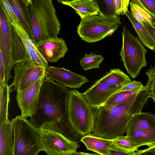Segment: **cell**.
Here are the masks:
<instances>
[{
  "mask_svg": "<svg viewBox=\"0 0 155 155\" xmlns=\"http://www.w3.org/2000/svg\"><path fill=\"white\" fill-rule=\"evenodd\" d=\"M131 81L130 77L122 71L114 69L96 82L109 85L124 86Z\"/></svg>",
  "mask_w": 155,
  "mask_h": 155,
  "instance_id": "obj_22",
  "label": "cell"
},
{
  "mask_svg": "<svg viewBox=\"0 0 155 155\" xmlns=\"http://www.w3.org/2000/svg\"><path fill=\"white\" fill-rule=\"evenodd\" d=\"M135 128L146 130L155 134V115L150 112H140L135 114L128 123L127 133Z\"/></svg>",
  "mask_w": 155,
  "mask_h": 155,
  "instance_id": "obj_18",
  "label": "cell"
},
{
  "mask_svg": "<svg viewBox=\"0 0 155 155\" xmlns=\"http://www.w3.org/2000/svg\"><path fill=\"white\" fill-rule=\"evenodd\" d=\"M80 140L85 145L87 150L100 155H108L109 148L113 143V140L102 138L92 134L82 137Z\"/></svg>",
  "mask_w": 155,
  "mask_h": 155,
  "instance_id": "obj_20",
  "label": "cell"
},
{
  "mask_svg": "<svg viewBox=\"0 0 155 155\" xmlns=\"http://www.w3.org/2000/svg\"><path fill=\"white\" fill-rule=\"evenodd\" d=\"M13 134L11 121L8 120L0 123V155H12Z\"/></svg>",
  "mask_w": 155,
  "mask_h": 155,
  "instance_id": "obj_19",
  "label": "cell"
},
{
  "mask_svg": "<svg viewBox=\"0 0 155 155\" xmlns=\"http://www.w3.org/2000/svg\"><path fill=\"white\" fill-rule=\"evenodd\" d=\"M46 67L27 60L15 66V76L9 86L10 92L21 91L39 80L46 74Z\"/></svg>",
  "mask_w": 155,
  "mask_h": 155,
  "instance_id": "obj_10",
  "label": "cell"
},
{
  "mask_svg": "<svg viewBox=\"0 0 155 155\" xmlns=\"http://www.w3.org/2000/svg\"><path fill=\"white\" fill-rule=\"evenodd\" d=\"M150 97L144 86L130 101L123 104L100 107L95 122L94 136L108 140H114L123 135L129 121L135 114L142 112Z\"/></svg>",
  "mask_w": 155,
  "mask_h": 155,
  "instance_id": "obj_2",
  "label": "cell"
},
{
  "mask_svg": "<svg viewBox=\"0 0 155 155\" xmlns=\"http://www.w3.org/2000/svg\"><path fill=\"white\" fill-rule=\"evenodd\" d=\"M116 15H125L128 10V8L130 3L129 0H114Z\"/></svg>",
  "mask_w": 155,
  "mask_h": 155,
  "instance_id": "obj_33",
  "label": "cell"
},
{
  "mask_svg": "<svg viewBox=\"0 0 155 155\" xmlns=\"http://www.w3.org/2000/svg\"><path fill=\"white\" fill-rule=\"evenodd\" d=\"M155 19V0H132Z\"/></svg>",
  "mask_w": 155,
  "mask_h": 155,
  "instance_id": "obj_31",
  "label": "cell"
},
{
  "mask_svg": "<svg viewBox=\"0 0 155 155\" xmlns=\"http://www.w3.org/2000/svg\"><path fill=\"white\" fill-rule=\"evenodd\" d=\"M35 44L50 37H57L61 29L51 0H31L29 5Z\"/></svg>",
  "mask_w": 155,
  "mask_h": 155,
  "instance_id": "obj_3",
  "label": "cell"
},
{
  "mask_svg": "<svg viewBox=\"0 0 155 155\" xmlns=\"http://www.w3.org/2000/svg\"><path fill=\"white\" fill-rule=\"evenodd\" d=\"M146 74L148 80L145 86L147 89L150 97L152 98L155 103V65H151Z\"/></svg>",
  "mask_w": 155,
  "mask_h": 155,
  "instance_id": "obj_30",
  "label": "cell"
},
{
  "mask_svg": "<svg viewBox=\"0 0 155 155\" xmlns=\"http://www.w3.org/2000/svg\"><path fill=\"white\" fill-rule=\"evenodd\" d=\"M108 155H137L136 152L126 151L116 147L112 144L109 147Z\"/></svg>",
  "mask_w": 155,
  "mask_h": 155,
  "instance_id": "obj_34",
  "label": "cell"
},
{
  "mask_svg": "<svg viewBox=\"0 0 155 155\" xmlns=\"http://www.w3.org/2000/svg\"><path fill=\"white\" fill-rule=\"evenodd\" d=\"M123 87L109 85L95 82L83 94L92 106L99 108L106 104L109 99Z\"/></svg>",
  "mask_w": 155,
  "mask_h": 155,
  "instance_id": "obj_13",
  "label": "cell"
},
{
  "mask_svg": "<svg viewBox=\"0 0 155 155\" xmlns=\"http://www.w3.org/2000/svg\"></svg>",
  "mask_w": 155,
  "mask_h": 155,
  "instance_id": "obj_41",
  "label": "cell"
},
{
  "mask_svg": "<svg viewBox=\"0 0 155 155\" xmlns=\"http://www.w3.org/2000/svg\"><path fill=\"white\" fill-rule=\"evenodd\" d=\"M19 22L32 38V28L29 5L31 0H8Z\"/></svg>",
  "mask_w": 155,
  "mask_h": 155,
  "instance_id": "obj_16",
  "label": "cell"
},
{
  "mask_svg": "<svg viewBox=\"0 0 155 155\" xmlns=\"http://www.w3.org/2000/svg\"><path fill=\"white\" fill-rule=\"evenodd\" d=\"M143 86L141 82L134 80L131 81L128 84L125 85L119 92L132 90L142 87Z\"/></svg>",
  "mask_w": 155,
  "mask_h": 155,
  "instance_id": "obj_35",
  "label": "cell"
},
{
  "mask_svg": "<svg viewBox=\"0 0 155 155\" xmlns=\"http://www.w3.org/2000/svg\"><path fill=\"white\" fill-rule=\"evenodd\" d=\"M125 15L130 21L140 40L144 46L153 51L155 49V39L147 29L137 22L128 10Z\"/></svg>",
  "mask_w": 155,
  "mask_h": 155,
  "instance_id": "obj_21",
  "label": "cell"
},
{
  "mask_svg": "<svg viewBox=\"0 0 155 155\" xmlns=\"http://www.w3.org/2000/svg\"><path fill=\"white\" fill-rule=\"evenodd\" d=\"M131 13L134 18L143 25L155 26V19L143 8L131 0L130 2Z\"/></svg>",
  "mask_w": 155,
  "mask_h": 155,
  "instance_id": "obj_25",
  "label": "cell"
},
{
  "mask_svg": "<svg viewBox=\"0 0 155 155\" xmlns=\"http://www.w3.org/2000/svg\"><path fill=\"white\" fill-rule=\"evenodd\" d=\"M104 59V57L100 54H97L91 52L84 56L80 60V64L84 71L100 68V65Z\"/></svg>",
  "mask_w": 155,
  "mask_h": 155,
  "instance_id": "obj_28",
  "label": "cell"
},
{
  "mask_svg": "<svg viewBox=\"0 0 155 155\" xmlns=\"http://www.w3.org/2000/svg\"><path fill=\"white\" fill-rule=\"evenodd\" d=\"M153 51H154V53L155 54V49Z\"/></svg>",
  "mask_w": 155,
  "mask_h": 155,
  "instance_id": "obj_40",
  "label": "cell"
},
{
  "mask_svg": "<svg viewBox=\"0 0 155 155\" xmlns=\"http://www.w3.org/2000/svg\"><path fill=\"white\" fill-rule=\"evenodd\" d=\"M123 43L120 54L127 72L133 78L139 75L142 68L147 65V50L141 42L125 27L122 33Z\"/></svg>",
  "mask_w": 155,
  "mask_h": 155,
  "instance_id": "obj_7",
  "label": "cell"
},
{
  "mask_svg": "<svg viewBox=\"0 0 155 155\" xmlns=\"http://www.w3.org/2000/svg\"><path fill=\"white\" fill-rule=\"evenodd\" d=\"M64 5L73 8L81 19L91 16L101 15L103 13L94 0H74L59 1Z\"/></svg>",
  "mask_w": 155,
  "mask_h": 155,
  "instance_id": "obj_17",
  "label": "cell"
},
{
  "mask_svg": "<svg viewBox=\"0 0 155 155\" xmlns=\"http://www.w3.org/2000/svg\"><path fill=\"white\" fill-rule=\"evenodd\" d=\"M12 155H37L43 151L38 129L21 115L12 119Z\"/></svg>",
  "mask_w": 155,
  "mask_h": 155,
  "instance_id": "obj_5",
  "label": "cell"
},
{
  "mask_svg": "<svg viewBox=\"0 0 155 155\" xmlns=\"http://www.w3.org/2000/svg\"><path fill=\"white\" fill-rule=\"evenodd\" d=\"M0 123L8 120V107L10 102V90L5 81H0Z\"/></svg>",
  "mask_w": 155,
  "mask_h": 155,
  "instance_id": "obj_26",
  "label": "cell"
},
{
  "mask_svg": "<svg viewBox=\"0 0 155 155\" xmlns=\"http://www.w3.org/2000/svg\"><path fill=\"white\" fill-rule=\"evenodd\" d=\"M0 4L3 8L11 23L19 22L8 0H0Z\"/></svg>",
  "mask_w": 155,
  "mask_h": 155,
  "instance_id": "obj_32",
  "label": "cell"
},
{
  "mask_svg": "<svg viewBox=\"0 0 155 155\" xmlns=\"http://www.w3.org/2000/svg\"><path fill=\"white\" fill-rule=\"evenodd\" d=\"M105 3L111 12L110 14L113 15L117 16L116 15L115 10L114 4V1L113 0H104Z\"/></svg>",
  "mask_w": 155,
  "mask_h": 155,
  "instance_id": "obj_37",
  "label": "cell"
},
{
  "mask_svg": "<svg viewBox=\"0 0 155 155\" xmlns=\"http://www.w3.org/2000/svg\"><path fill=\"white\" fill-rule=\"evenodd\" d=\"M155 39V27L149 25H144Z\"/></svg>",
  "mask_w": 155,
  "mask_h": 155,
  "instance_id": "obj_38",
  "label": "cell"
},
{
  "mask_svg": "<svg viewBox=\"0 0 155 155\" xmlns=\"http://www.w3.org/2000/svg\"><path fill=\"white\" fill-rule=\"evenodd\" d=\"M43 151L47 155H67L76 152L79 142L71 140L62 134L46 129H39Z\"/></svg>",
  "mask_w": 155,
  "mask_h": 155,
  "instance_id": "obj_9",
  "label": "cell"
},
{
  "mask_svg": "<svg viewBox=\"0 0 155 155\" xmlns=\"http://www.w3.org/2000/svg\"><path fill=\"white\" fill-rule=\"evenodd\" d=\"M70 122L75 131L82 137L94 131L99 108L92 106L83 93L70 90L67 104Z\"/></svg>",
  "mask_w": 155,
  "mask_h": 155,
  "instance_id": "obj_4",
  "label": "cell"
},
{
  "mask_svg": "<svg viewBox=\"0 0 155 155\" xmlns=\"http://www.w3.org/2000/svg\"><path fill=\"white\" fill-rule=\"evenodd\" d=\"M12 24L0 5V80L8 84L14 65L12 56Z\"/></svg>",
  "mask_w": 155,
  "mask_h": 155,
  "instance_id": "obj_8",
  "label": "cell"
},
{
  "mask_svg": "<svg viewBox=\"0 0 155 155\" xmlns=\"http://www.w3.org/2000/svg\"><path fill=\"white\" fill-rule=\"evenodd\" d=\"M47 75L53 81L66 87L79 88L89 82L85 76L73 72L64 68L48 66L46 68Z\"/></svg>",
  "mask_w": 155,
  "mask_h": 155,
  "instance_id": "obj_14",
  "label": "cell"
},
{
  "mask_svg": "<svg viewBox=\"0 0 155 155\" xmlns=\"http://www.w3.org/2000/svg\"><path fill=\"white\" fill-rule=\"evenodd\" d=\"M126 134L140 147L146 145L150 147L155 145V134L149 131L135 128Z\"/></svg>",
  "mask_w": 155,
  "mask_h": 155,
  "instance_id": "obj_24",
  "label": "cell"
},
{
  "mask_svg": "<svg viewBox=\"0 0 155 155\" xmlns=\"http://www.w3.org/2000/svg\"><path fill=\"white\" fill-rule=\"evenodd\" d=\"M35 44L38 52L47 62H57L64 58L68 51L65 40L58 37H50Z\"/></svg>",
  "mask_w": 155,
  "mask_h": 155,
  "instance_id": "obj_12",
  "label": "cell"
},
{
  "mask_svg": "<svg viewBox=\"0 0 155 155\" xmlns=\"http://www.w3.org/2000/svg\"><path fill=\"white\" fill-rule=\"evenodd\" d=\"M122 24L119 16L103 13L81 19L77 31L82 40L93 43L111 35Z\"/></svg>",
  "mask_w": 155,
  "mask_h": 155,
  "instance_id": "obj_6",
  "label": "cell"
},
{
  "mask_svg": "<svg viewBox=\"0 0 155 155\" xmlns=\"http://www.w3.org/2000/svg\"><path fill=\"white\" fill-rule=\"evenodd\" d=\"M11 34L12 56L14 65L27 60H29L22 41L16 32L12 25Z\"/></svg>",
  "mask_w": 155,
  "mask_h": 155,
  "instance_id": "obj_23",
  "label": "cell"
},
{
  "mask_svg": "<svg viewBox=\"0 0 155 155\" xmlns=\"http://www.w3.org/2000/svg\"><path fill=\"white\" fill-rule=\"evenodd\" d=\"M70 90L54 82L46 74L41 87L38 106L29 120L39 129H49L77 141L82 137L74 130L68 118L67 101Z\"/></svg>",
  "mask_w": 155,
  "mask_h": 155,
  "instance_id": "obj_1",
  "label": "cell"
},
{
  "mask_svg": "<svg viewBox=\"0 0 155 155\" xmlns=\"http://www.w3.org/2000/svg\"><path fill=\"white\" fill-rule=\"evenodd\" d=\"M46 74L26 88L17 92L16 100L22 117H31L36 112L40 90Z\"/></svg>",
  "mask_w": 155,
  "mask_h": 155,
  "instance_id": "obj_11",
  "label": "cell"
},
{
  "mask_svg": "<svg viewBox=\"0 0 155 155\" xmlns=\"http://www.w3.org/2000/svg\"><path fill=\"white\" fill-rule=\"evenodd\" d=\"M112 145L117 148L129 152H136L140 147L127 135L113 140Z\"/></svg>",
  "mask_w": 155,
  "mask_h": 155,
  "instance_id": "obj_29",
  "label": "cell"
},
{
  "mask_svg": "<svg viewBox=\"0 0 155 155\" xmlns=\"http://www.w3.org/2000/svg\"><path fill=\"white\" fill-rule=\"evenodd\" d=\"M137 155H155V145L143 150H138L136 152Z\"/></svg>",
  "mask_w": 155,
  "mask_h": 155,
  "instance_id": "obj_36",
  "label": "cell"
},
{
  "mask_svg": "<svg viewBox=\"0 0 155 155\" xmlns=\"http://www.w3.org/2000/svg\"><path fill=\"white\" fill-rule=\"evenodd\" d=\"M144 86L132 90L118 92L111 97L106 104L114 105L127 103L134 98Z\"/></svg>",
  "mask_w": 155,
  "mask_h": 155,
  "instance_id": "obj_27",
  "label": "cell"
},
{
  "mask_svg": "<svg viewBox=\"0 0 155 155\" xmlns=\"http://www.w3.org/2000/svg\"><path fill=\"white\" fill-rule=\"evenodd\" d=\"M21 38L24 45L28 59L45 67L48 66L47 62L37 50L34 41L19 22L11 23Z\"/></svg>",
  "mask_w": 155,
  "mask_h": 155,
  "instance_id": "obj_15",
  "label": "cell"
},
{
  "mask_svg": "<svg viewBox=\"0 0 155 155\" xmlns=\"http://www.w3.org/2000/svg\"><path fill=\"white\" fill-rule=\"evenodd\" d=\"M67 155H99V154L95 153H89L83 152H76Z\"/></svg>",
  "mask_w": 155,
  "mask_h": 155,
  "instance_id": "obj_39",
  "label": "cell"
}]
</instances>
